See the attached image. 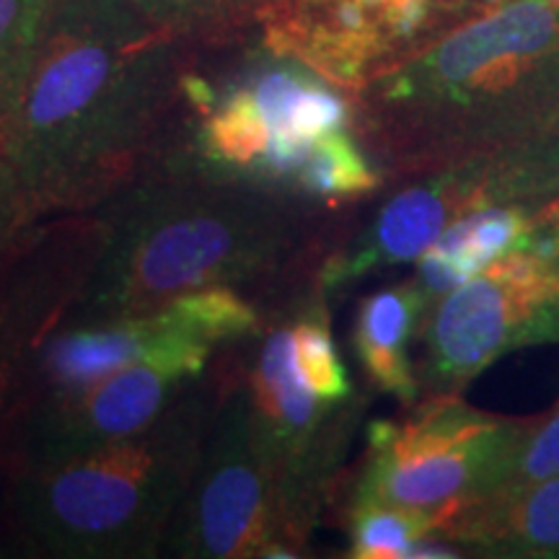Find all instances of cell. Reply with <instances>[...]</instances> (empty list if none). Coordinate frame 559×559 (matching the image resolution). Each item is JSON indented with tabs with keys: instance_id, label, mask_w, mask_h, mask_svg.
<instances>
[{
	"instance_id": "cell-4",
	"label": "cell",
	"mask_w": 559,
	"mask_h": 559,
	"mask_svg": "<svg viewBox=\"0 0 559 559\" xmlns=\"http://www.w3.org/2000/svg\"><path fill=\"white\" fill-rule=\"evenodd\" d=\"M355 132L386 187L559 135V11L508 0L353 91Z\"/></svg>"
},
{
	"instance_id": "cell-11",
	"label": "cell",
	"mask_w": 559,
	"mask_h": 559,
	"mask_svg": "<svg viewBox=\"0 0 559 559\" xmlns=\"http://www.w3.org/2000/svg\"><path fill=\"white\" fill-rule=\"evenodd\" d=\"M495 5L500 0H280L260 32L275 50L355 91Z\"/></svg>"
},
{
	"instance_id": "cell-3",
	"label": "cell",
	"mask_w": 559,
	"mask_h": 559,
	"mask_svg": "<svg viewBox=\"0 0 559 559\" xmlns=\"http://www.w3.org/2000/svg\"><path fill=\"white\" fill-rule=\"evenodd\" d=\"M151 171L247 185L334 210L386 187L355 132L353 91L275 50L260 29L198 47L177 122Z\"/></svg>"
},
{
	"instance_id": "cell-13",
	"label": "cell",
	"mask_w": 559,
	"mask_h": 559,
	"mask_svg": "<svg viewBox=\"0 0 559 559\" xmlns=\"http://www.w3.org/2000/svg\"><path fill=\"white\" fill-rule=\"evenodd\" d=\"M99 210L34 221L0 262V428L37 353L86 288L107 243Z\"/></svg>"
},
{
	"instance_id": "cell-6",
	"label": "cell",
	"mask_w": 559,
	"mask_h": 559,
	"mask_svg": "<svg viewBox=\"0 0 559 559\" xmlns=\"http://www.w3.org/2000/svg\"><path fill=\"white\" fill-rule=\"evenodd\" d=\"M257 445L304 555L342 477L368 396L355 391L317 285L275 306L239 342Z\"/></svg>"
},
{
	"instance_id": "cell-19",
	"label": "cell",
	"mask_w": 559,
	"mask_h": 559,
	"mask_svg": "<svg viewBox=\"0 0 559 559\" xmlns=\"http://www.w3.org/2000/svg\"><path fill=\"white\" fill-rule=\"evenodd\" d=\"M349 536L347 557L396 559L409 557L417 542L436 534L438 519L419 510L379 506V502H349L345 506Z\"/></svg>"
},
{
	"instance_id": "cell-18",
	"label": "cell",
	"mask_w": 559,
	"mask_h": 559,
	"mask_svg": "<svg viewBox=\"0 0 559 559\" xmlns=\"http://www.w3.org/2000/svg\"><path fill=\"white\" fill-rule=\"evenodd\" d=\"M60 0H0V145Z\"/></svg>"
},
{
	"instance_id": "cell-14",
	"label": "cell",
	"mask_w": 559,
	"mask_h": 559,
	"mask_svg": "<svg viewBox=\"0 0 559 559\" xmlns=\"http://www.w3.org/2000/svg\"><path fill=\"white\" fill-rule=\"evenodd\" d=\"M432 536L461 555L559 559V474L453 513Z\"/></svg>"
},
{
	"instance_id": "cell-20",
	"label": "cell",
	"mask_w": 559,
	"mask_h": 559,
	"mask_svg": "<svg viewBox=\"0 0 559 559\" xmlns=\"http://www.w3.org/2000/svg\"><path fill=\"white\" fill-rule=\"evenodd\" d=\"M559 474V404L551 415L536 419L534 430L521 445L513 472L498 495L519 492Z\"/></svg>"
},
{
	"instance_id": "cell-16",
	"label": "cell",
	"mask_w": 559,
	"mask_h": 559,
	"mask_svg": "<svg viewBox=\"0 0 559 559\" xmlns=\"http://www.w3.org/2000/svg\"><path fill=\"white\" fill-rule=\"evenodd\" d=\"M536 207L542 205L513 202V205L474 210L453 221L417 260L415 283L423 290L428 311L445 293L479 275L492 262L521 251Z\"/></svg>"
},
{
	"instance_id": "cell-23",
	"label": "cell",
	"mask_w": 559,
	"mask_h": 559,
	"mask_svg": "<svg viewBox=\"0 0 559 559\" xmlns=\"http://www.w3.org/2000/svg\"><path fill=\"white\" fill-rule=\"evenodd\" d=\"M3 508H5V474L0 472V528H3Z\"/></svg>"
},
{
	"instance_id": "cell-9",
	"label": "cell",
	"mask_w": 559,
	"mask_h": 559,
	"mask_svg": "<svg viewBox=\"0 0 559 559\" xmlns=\"http://www.w3.org/2000/svg\"><path fill=\"white\" fill-rule=\"evenodd\" d=\"M423 396L461 394L502 355L559 342V264L513 251L430 306L417 330Z\"/></svg>"
},
{
	"instance_id": "cell-22",
	"label": "cell",
	"mask_w": 559,
	"mask_h": 559,
	"mask_svg": "<svg viewBox=\"0 0 559 559\" xmlns=\"http://www.w3.org/2000/svg\"><path fill=\"white\" fill-rule=\"evenodd\" d=\"M26 226H29V223H26ZM26 226H21V228H16V230H3V234H0V262H3L5 251L11 249V243L16 241V236H19L21 230H24Z\"/></svg>"
},
{
	"instance_id": "cell-15",
	"label": "cell",
	"mask_w": 559,
	"mask_h": 559,
	"mask_svg": "<svg viewBox=\"0 0 559 559\" xmlns=\"http://www.w3.org/2000/svg\"><path fill=\"white\" fill-rule=\"evenodd\" d=\"M425 311L428 304L423 290L415 277H409L370 293L355 313L353 353L366 383L373 391L394 396L404 407L423 396L417 368L409 358V342L417 340Z\"/></svg>"
},
{
	"instance_id": "cell-17",
	"label": "cell",
	"mask_w": 559,
	"mask_h": 559,
	"mask_svg": "<svg viewBox=\"0 0 559 559\" xmlns=\"http://www.w3.org/2000/svg\"><path fill=\"white\" fill-rule=\"evenodd\" d=\"M194 45H218L262 29L280 0H124Z\"/></svg>"
},
{
	"instance_id": "cell-24",
	"label": "cell",
	"mask_w": 559,
	"mask_h": 559,
	"mask_svg": "<svg viewBox=\"0 0 559 559\" xmlns=\"http://www.w3.org/2000/svg\"><path fill=\"white\" fill-rule=\"evenodd\" d=\"M549 5H555V9H559V0H547Z\"/></svg>"
},
{
	"instance_id": "cell-21",
	"label": "cell",
	"mask_w": 559,
	"mask_h": 559,
	"mask_svg": "<svg viewBox=\"0 0 559 559\" xmlns=\"http://www.w3.org/2000/svg\"><path fill=\"white\" fill-rule=\"evenodd\" d=\"M32 223L29 215H26L24 202H21L16 187L5 171L3 160H0V234L3 230H16L21 226Z\"/></svg>"
},
{
	"instance_id": "cell-7",
	"label": "cell",
	"mask_w": 559,
	"mask_h": 559,
	"mask_svg": "<svg viewBox=\"0 0 559 559\" xmlns=\"http://www.w3.org/2000/svg\"><path fill=\"white\" fill-rule=\"evenodd\" d=\"M536 419L474 409L461 394L419 396L396 419L368 425L347 502L419 510L440 523L498 495ZM436 528V531H438Z\"/></svg>"
},
{
	"instance_id": "cell-2",
	"label": "cell",
	"mask_w": 559,
	"mask_h": 559,
	"mask_svg": "<svg viewBox=\"0 0 559 559\" xmlns=\"http://www.w3.org/2000/svg\"><path fill=\"white\" fill-rule=\"evenodd\" d=\"M107 243L62 324L148 313L207 288H236L264 309L317 285L330 251L355 226L334 210L247 185L151 171L96 207Z\"/></svg>"
},
{
	"instance_id": "cell-5",
	"label": "cell",
	"mask_w": 559,
	"mask_h": 559,
	"mask_svg": "<svg viewBox=\"0 0 559 559\" xmlns=\"http://www.w3.org/2000/svg\"><path fill=\"white\" fill-rule=\"evenodd\" d=\"M221 362L148 428L83 456L5 477L3 531L55 559L160 555L221 402Z\"/></svg>"
},
{
	"instance_id": "cell-8",
	"label": "cell",
	"mask_w": 559,
	"mask_h": 559,
	"mask_svg": "<svg viewBox=\"0 0 559 559\" xmlns=\"http://www.w3.org/2000/svg\"><path fill=\"white\" fill-rule=\"evenodd\" d=\"M236 345L218 355L221 402L164 549L181 559L300 557L257 445Z\"/></svg>"
},
{
	"instance_id": "cell-1",
	"label": "cell",
	"mask_w": 559,
	"mask_h": 559,
	"mask_svg": "<svg viewBox=\"0 0 559 559\" xmlns=\"http://www.w3.org/2000/svg\"><path fill=\"white\" fill-rule=\"evenodd\" d=\"M198 47L124 0H60L0 145L32 221L91 213L158 164Z\"/></svg>"
},
{
	"instance_id": "cell-10",
	"label": "cell",
	"mask_w": 559,
	"mask_h": 559,
	"mask_svg": "<svg viewBox=\"0 0 559 559\" xmlns=\"http://www.w3.org/2000/svg\"><path fill=\"white\" fill-rule=\"evenodd\" d=\"M221 353L213 347L169 349L88 386L26 404L0 428V472L11 477L60 464L148 428L205 379Z\"/></svg>"
},
{
	"instance_id": "cell-12",
	"label": "cell",
	"mask_w": 559,
	"mask_h": 559,
	"mask_svg": "<svg viewBox=\"0 0 559 559\" xmlns=\"http://www.w3.org/2000/svg\"><path fill=\"white\" fill-rule=\"evenodd\" d=\"M391 185L396 190L366 223H355L321 262L317 288L330 300L358 280L417 262L461 215L523 200V174L513 151L487 153Z\"/></svg>"
}]
</instances>
